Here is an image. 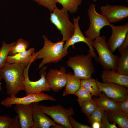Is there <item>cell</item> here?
Masks as SVG:
<instances>
[{
    "instance_id": "1",
    "label": "cell",
    "mask_w": 128,
    "mask_h": 128,
    "mask_svg": "<svg viewBox=\"0 0 128 128\" xmlns=\"http://www.w3.org/2000/svg\"><path fill=\"white\" fill-rule=\"evenodd\" d=\"M27 66L21 63H6L0 69L1 76L5 82L9 96H16L20 91L24 90V72Z\"/></svg>"
},
{
    "instance_id": "2",
    "label": "cell",
    "mask_w": 128,
    "mask_h": 128,
    "mask_svg": "<svg viewBox=\"0 0 128 128\" xmlns=\"http://www.w3.org/2000/svg\"><path fill=\"white\" fill-rule=\"evenodd\" d=\"M44 44L43 47L36 52L35 59H42L39 64V68L41 69L45 64L58 63L68 52H66L64 47V42L62 41L55 43L52 42L45 35H42Z\"/></svg>"
},
{
    "instance_id": "3",
    "label": "cell",
    "mask_w": 128,
    "mask_h": 128,
    "mask_svg": "<svg viewBox=\"0 0 128 128\" xmlns=\"http://www.w3.org/2000/svg\"><path fill=\"white\" fill-rule=\"evenodd\" d=\"M106 37L100 36L92 42L93 47L95 48L98 56L95 59L101 65L104 70L113 69L117 71V64L119 57L113 54L108 47Z\"/></svg>"
},
{
    "instance_id": "4",
    "label": "cell",
    "mask_w": 128,
    "mask_h": 128,
    "mask_svg": "<svg viewBox=\"0 0 128 128\" xmlns=\"http://www.w3.org/2000/svg\"><path fill=\"white\" fill-rule=\"evenodd\" d=\"M92 58L89 53L86 55H77L70 57L66 64L73 69L74 75L81 80L90 79L95 72Z\"/></svg>"
},
{
    "instance_id": "5",
    "label": "cell",
    "mask_w": 128,
    "mask_h": 128,
    "mask_svg": "<svg viewBox=\"0 0 128 128\" xmlns=\"http://www.w3.org/2000/svg\"><path fill=\"white\" fill-rule=\"evenodd\" d=\"M68 11L63 7L60 9L57 8L50 13V20L60 32L62 36V41L68 40L73 35L75 29L73 23L70 21Z\"/></svg>"
},
{
    "instance_id": "6",
    "label": "cell",
    "mask_w": 128,
    "mask_h": 128,
    "mask_svg": "<svg viewBox=\"0 0 128 128\" xmlns=\"http://www.w3.org/2000/svg\"><path fill=\"white\" fill-rule=\"evenodd\" d=\"M87 12L90 25L85 34L88 40L91 42L100 36V31L102 28L106 26H110L111 24L102 14L96 11L95 5L93 4L90 5Z\"/></svg>"
},
{
    "instance_id": "7",
    "label": "cell",
    "mask_w": 128,
    "mask_h": 128,
    "mask_svg": "<svg viewBox=\"0 0 128 128\" xmlns=\"http://www.w3.org/2000/svg\"><path fill=\"white\" fill-rule=\"evenodd\" d=\"M38 107L43 112L51 117L55 122L62 125L65 128H72L69 119V117L75 114L72 107L67 109L59 104L49 106L38 104Z\"/></svg>"
},
{
    "instance_id": "8",
    "label": "cell",
    "mask_w": 128,
    "mask_h": 128,
    "mask_svg": "<svg viewBox=\"0 0 128 128\" xmlns=\"http://www.w3.org/2000/svg\"><path fill=\"white\" fill-rule=\"evenodd\" d=\"M31 64L28 65L26 67L24 72L25 78L24 81V90L26 95L39 93L43 91H50L51 89L46 78L47 66H44L39 71L40 79L37 81H32L30 80L28 76L29 70Z\"/></svg>"
},
{
    "instance_id": "9",
    "label": "cell",
    "mask_w": 128,
    "mask_h": 128,
    "mask_svg": "<svg viewBox=\"0 0 128 128\" xmlns=\"http://www.w3.org/2000/svg\"><path fill=\"white\" fill-rule=\"evenodd\" d=\"M56 99L53 97L43 92L31 94L22 97H18L14 96L7 97L2 100L1 104L6 108L11 107L14 104L27 105L40 101L50 100L55 101Z\"/></svg>"
},
{
    "instance_id": "10",
    "label": "cell",
    "mask_w": 128,
    "mask_h": 128,
    "mask_svg": "<svg viewBox=\"0 0 128 128\" xmlns=\"http://www.w3.org/2000/svg\"><path fill=\"white\" fill-rule=\"evenodd\" d=\"M99 90L116 101L122 102L128 97V89L124 86L116 84L101 82L95 79Z\"/></svg>"
},
{
    "instance_id": "11",
    "label": "cell",
    "mask_w": 128,
    "mask_h": 128,
    "mask_svg": "<svg viewBox=\"0 0 128 128\" xmlns=\"http://www.w3.org/2000/svg\"><path fill=\"white\" fill-rule=\"evenodd\" d=\"M100 9L101 14L110 23H115L128 17V7L124 5H102Z\"/></svg>"
},
{
    "instance_id": "12",
    "label": "cell",
    "mask_w": 128,
    "mask_h": 128,
    "mask_svg": "<svg viewBox=\"0 0 128 128\" xmlns=\"http://www.w3.org/2000/svg\"><path fill=\"white\" fill-rule=\"evenodd\" d=\"M80 18V17L78 16L76 18L74 17L73 19V23L75 27L74 31L71 38L64 44V47L65 50L66 52H68V50L69 46H72L74 48V45L75 44L80 42H84L89 47V53L93 58L95 59L97 56L94 52L95 50L92 46L91 42L84 35L80 29L78 24Z\"/></svg>"
},
{
    "instance_id": "13",
    "label": "cell",
    "mask_w": 128,
    "mask_h": 128,
    "mask_svg": "<svg viewBox=\"0 0 128 128\" xmlns=\"http://www.w3.org/2000/svg\"><path fill=\"white\" fill-rule=\"evenodd\" d=\"M111 35L107 42V46L113 53L119 47L124 41L128 33V23L121 26L111 24Z\"/></svg>"
},
{
    "instance_id": "14",
    "label": "cell",
    "mask_w": 128,
    "mask_h": 128,
    "mask_svg": "<svg viewBox=\"0 0 128 128\" xmlns=\"http://www.w3.org/2000/svg\"><path fill=\"white\" fill-rule=\"evenodd\" d=\"M66 74L64 66H61L59 70L56 68L49 70L46 78L51 90L57 92L65 87L67 81Z\"/></svg>"
},
{
    "instance_id": "15",
    "label": "cell",
    "mask_w": 128,
    "mask_h": 128,
    "mask_svg": "<svg viewBox=\"0 0 128 128\" xmlns=\"http://www.w3.org/2000/svg\"><path fill=\"white\" fill-rule=\"evenodd\" d=\"M32 103L27 105L16 104L14 111L18 116L21 128H32Z\"/></svg>"
},
{
    "instance_id": "16",
    "label": "cell",
    "mask_w": 128,
    "mask_h": 128,
    "mask_svg": "<svg viewBox=\"0 0 128 128\" xmlns=\"http://www.w3.org/2000/svg\"><path fill=\"white\" fill-rule=\"evenodd\" d=\"M32 105V128H49L57 124L39 108L38 102L33 103Z\"/></svg>"
},
{
    "instance_id": "17",
    "label": "cell",
    "mask_w": 128,
    "mask_h": 128,
    "mask_svg": "<svg viewBox=\"0 0 128 128\" xmlns=\"http://www.w3.org/2000/svg\"><path fill=\"white\" fill-rule=\"evenodd\" d=\"M33 47L28 50L13 55H8L6 58L7 63H21L27 66L36 60V56Z\"/></svg>"
},
{
    "instance_id": "18",
    "label": "cell",
    "mask_w": 128,
    "mask_h": 128,
    "mask_svg": "<svg viewBox=\"0 0 128 128\" xmlns=\"http://www.w3.org/2000/svg\"><path fill=\"white\" fill-rule=\"evenodd\" d=\"M101 77L103 82L114 83L128 87V76L120 74L113 69L103 70Z\"/></svg>"
},
{
    "instance_id": "19",
    "label": "cell",
    "mask_w": 128,
    "mask_h": 128,
    "mask_svg": "<svg viewBox=\"0 0 128 128\" xmlns=\"http://www.w3.org/2000/svg\"><path fill=\"white\" fill-rule=\"evenodd\" d=\"M97 98L92 99L93 101L105 111L109 112L119 110L116 101L107 96L105 93H101Z\"/></svg>"
},
{
    "instance_id": "20",
    "label": "cell",
    "mask_w": 128,
    "mask_h": 128,
    "mask_svg": "<svg viewBox=\"0 0 128 128\" xmlns=\"http://www.w3.org/2000/svg\"><path fill=\"white\" fill-rule=\"evenodd\" d=\"M67 81L63 95L65 96L67 95H75L76 92L80 86L81 80L71 72L66 74Z\"/></svg>"
},
{
    "instance_id": "21",
    "label": "cell",
    "mask_w": 128,
    "mask_h": 128,
    "mask_svg": "<svg viewBox=\"0 0 128 128\" xmlns=\"http://www.w3.org/2000/svg\"><path fill=\"white\" fill-rule=\"evenodd\" d=\"M107 116L120 128H128V114L119 110L108 112Z\"/></svg>"
},
{
    "instance_id": "22",
    "label": "cell",
    "mask_w": 128,
    "mask_h": 128,
    "mask_svg": "<svg viewBox=\"0 0 128 128\" xmlns=\"http://www.w3.org/2000/svg\"><path fill=\"white\" fill-rule=\"evenodd\" d=\"M80 86L85 88L92 96L97 97L102 93L98 89L95 79L92 78L81 80Z\"/></svg>"
},
{
    "instance_id": "23",
    "label": "cell",
    "mask_w": 128,
    "mask_h": 128,
    "mask_svg": "<svg viewBox=\"0 0 128 128\" xmlns=\"http://www.w3.org/2000/svg\"><path fill=\"white\" fill-rule=\"evenodd\" d=\"M118 61L117 72L128 76V49L120 54Z\"/></svg>"
},
{
    "instance_id": "24",
    "label": "cell",
    "mask_w": 128,
    "mask_h": 128,
    "mask_svg": "<svg viewBox=\"0 0 128 128\" xmlns=\"http://www.w3.org/2000/svg\"><path fill=\"white\" fill-rule=\"evenodd\" d=\"M57 3H60L63 7L67 9L71 13L77 12L78 6L81 5L82 0H56Z\"/></svg>"
},
{
    "instance_id": "25",
    "label": "cell",
    "mask_w": 128,
    "mask_h": 128,
    "mask_svg": "<svg viewBox=\"0 0 128 128\" xmlns=\"http://www.w3.org/2000/svg\"><path fill=\"white\" fill-rule=\"evenodd\" d=\"M29 43L27 41L22 38L18 39L10 50L8 55H13L24 51L29 47Z\"/></svg>"
},
{
    "instance_id": "26",
    "label": "cell",
    "mask_w": 128,
    "mask_h": 128,
    "mask_svg": "<svg viewBox=\"0 0 128 128\" xmlns=\"http://www.w3.org/2000/svg\"><path fill=\"white\" fill-rule=\"evenodd\" d=\"M16 41L7 44L4 41L0 49V69L5 64L9 52L12 47L15 44Z\"/></svg>"
},
{
    "instance_id": "27",
    "label": "cell",
    "mask_w": 128,
    "mask_h": 128,
    "mask_svg": "<svg viewBox=\"0 0 128 128\" xmlns=\"http://www.w3.org/2000/svg\"><path fill=\"white\" fill-rule=\"evenodd\" d=\"M74 95L78 97L77 101L80 106L86 101H93L92 96L91 94L85 88L81 86H80Z\"/></svg>"
},
{
    "instance_id": "28",
    "label": "cell",
    "mask_w": 128,
    "mask_h": 128,
    "mask_svg": "<svg viewBox=\"0 0 128 128\" xmlns=\"http://www.w3.org/2000/svg\"><path fill=\"white\" fill-rule=\"evenodd\" d=\"M81 111L88 119L98 105L93 101H87L83 102L81 106Z\"/></svg>"
},
{
    "instance_id": "29",
    "label": "cell",
    "mask_w": 128,
    "mask_h": 128,
    "mask_svg": "<svg viewBox=\"0 0 128 128\" xmlns=\"http://www.w3.org/2000/svg\"><path fill=\"white\" fill-rule=\"evenodd\" d=\"M104 111L99 107H97L88 119V122L91 124L95 122H98L101 124L102 118Z\"/></svg>"
},
{
    "instance_id": "30",
    "label": "cell",
    "mask_w": 128,
    "mask_h": 128,
    "mask_svg": "<svg viewBox=\"0 0 128 128\" xmlns=\"http://www.w3.org/2000/svg\"><path fill=\"white\" fill-rule=\"evenodd\" d=\"M38 4L47 9L50 13L57 8L56 0H32Z\"/></svg>"
},
{
    "instance_id": "31",
    "label": "cell",
    "mask_w": 128,
    "mask_h": 128,
    "mask_svg": "<svg viewBox=\"0 0 128 128\" xmlns=\"http://www.w3.org/2000/svg\"><path fill=\"white\" fill-rule=\"evenodd\" d=\"M108 112L105 111L102 118L101 123V128H117L116 124L114 122L110 123L108 121L107 116Z\"/></svg>"
},
{
    "instance_id": "32",
    "label": "cell",
    "mask_w": 128,
    "mask_h": 128,
    "mask_svg": "<svg viewBox=\"0 0 128 128\" xmlns=\"http://www.w3.org/2000/svg\"><path fill=\"white\" fill-rule=\"evenodd\" d=\"M13 119L5 115H0V128H9Z\"/></svg>"
},
{
    "instance_id": "33",
    "label": "cell",
    "mask_w": 128,
    "mask_h": 128,
    "mask_svg": "<svg viewBox=\"0 0 128 128\" xmlns=\"http://www.w3.org/2000/svg\"><path fill=\"white\" fill-rule=\"evenodd\" d=\"M69 120L72 128H91L87 125L80 123L76 121L72 116L69 117Z\"/></svg>"
},
{
    "instance_id": "34",
    "label": "cell",
    "mask_w": 128,
    "mask_h": 128,
    "mask_svg": "<svg viewBox=\"0 0 128 128\" xmlns=\"http://www.w3.org/2000/svg\"><path fill=\"white\" fill-rule=\"evenodd\" d=\"M116 103L120 110L128 114V97L123 101H116Z\"/></svg>"
},
{
    "instance_id": "35",
    "label": "cell",
    "mask_w": 128,
    "mask_h": 128,
    "mask_svg": "<svg viewBox=\"0 0 128 128\" xmlns=\"http://www.w3.org/2000/svg\"><path fill=\"white\" fill-rule=\"evenodd\" d=\"M118 49V51L120 54L128 49V33L123 43Z\"/></svg>"
},
{
    "instance_id": "36",
    "label": "cell",
    "mask_w": 128,
    "mask_h": 128,
    "mask_svg": "<svg viewBox=\"0 0 128 128\" xmlns=\"http://www.w3.org/2000/svg\"><path fill=\"white\" fill-rule=\"evenodd\" d=\"M9 128H21L18 115L16 116L13 118Z\"/></svg>"
},
{
    "instance_id": "37",
    "label": "cell",
    "mask_w": 128,
    "mask_h": 128,
    "mask_svg": "<svg viewBox=\"0 0 128 128\" xmlns=\"http://www.w3.org/2000/svg\"><path fill=\"white\" fill-rule=\"evenodd\" d=\"M91 128H101V124L100 123L98 122H95L91 124Z\"/></svg>"
},
{
    "instance_id": "38",
    "label": "cell",
    "mask_w": 128,
    "mask_h": 128,
    "mask_svg": "<svg viewBox=\"0 0 128 128\" xmlns=\"http://www.w3.org/2000/svg\"><path fill=\"white\" fill-rule=\"evenodd\" d=\"M2 78H1V76L0 73V82ZM2 89L1 86V85L0 84V92L2 91Z\"/></svg>"
},
{
    "instance_id": "39",
    "label": "cell",
    "mask_w": 128,
    "mask_h": 128,
    "mask_svg": "<svg viewBox=\"0 0 128 128\" xmlns=\"http://www.w3.org/2000/svg\"><path fill=\"white\" fill-rule=\"evenodd\" d=\"M94 1L96 2V1L97 0H93Z\"/></svg>"
}]
</instances>
